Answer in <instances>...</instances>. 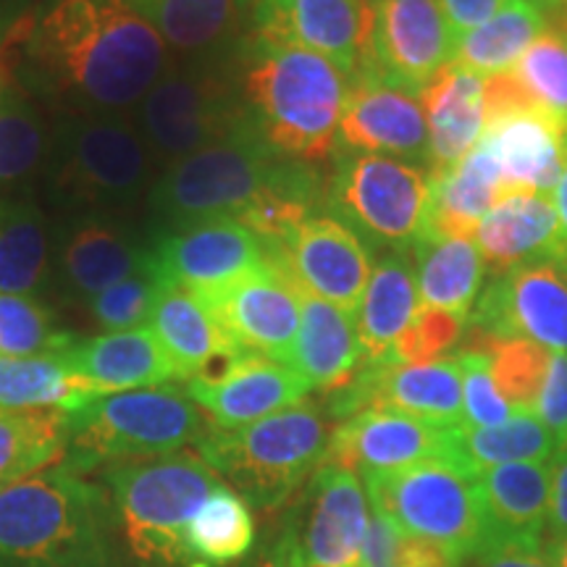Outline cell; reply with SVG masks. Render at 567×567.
Instances as JSON below:
<instances>
[{
  "label": "cell",
  "instance_id": "6da1fadb",
  "mask_svg": "<svg viewBox=\"0 0 567 567\" xmlns=\"http://www.w3.org/2000/svg\"><path fill=\"white\" fill-rule=\"evenodd\" d=\"M174 59L116 0H38L0 48L9 80L59 116L134 111Z\"/></svg>",
  "mask_w": 567,
  "mask_h": 567
},
{
  "label": "cell",
  "instance_id": "7a4b0ae2",
  "mask_svg": "<svg viewBox=\"0 0 567 567\" xmlns=\"http://www.w3.org/2000/svg\"><path fill=\"white\" fill-rule=\"evenodd\" d=\"M145 205L153 234L231 218L274 245L326 208V182L313 163L276 153L250 122L161 168Z\"/></svg>",
  "mask_w": 567,
  "mask_h": 567
},
{
  "label": "cell",
  "instance_id": "3957f363",
  "mask_svg": "<svg viewBox=\"0 0 567 567\" xmlns=\"http://www.w3.org/2000/svg\"><path fill=\"white\" fill-rule=\"evenodd\" d=\"M352 74L334 61L258 38L239 42V87L247 116L276 153L302 163L337 155Z\"/></svg>",
  "mask_w": 567,
  "mask_h": 567
},
{
  "label": "cell",
  "instance_id": "277c9868",
  "mask_svg": "<svg viewBox=\"0 0 567 567\" xmlns=\"http://www.w3.org/2000/svg\"><path fill=\"white\" fill-rule=\"evenodd\" d=\"M109 492L55 463L0 492V567H111Z\"/></svg>",
  "mask_w": 567,
  "mask_h": 567
},
{
  "label": "cell",
  "instance_id": "5b68a950",
  "mask_svg": "<svg viewBox=\"0 0 567 567\" xmlns=\"http://www.w3.org/2000/svg\"><path fill=\"white\" fill-rule=\"evenodd\" d=\"M158 166L124 113H61L40 168L45 200L63 216H132Z\"/></svg>",
  "mask_w": 567,
  "mask_h": 567
},
{
  "label": "cell",
  "instance_id": "8992f818",
  "mask_svg": "<svg viewBox=\"0 0 567 567\" xmlns=\"http://www.w3.org/2000/svg\"><path fill=\"white\" fill-rule=\"evenodd\" d=\"M331 431L323 405L302 400L243 429L208 425L195 452L245 502L274 509L323 465Z\"/></svg>",
  "mask_w": 567,
  "mask_h": 567
},
{
  "label": "cell",
  "instance_id": "52a82bcc",
  "mask_svg": "<svg viewBox=\"0 0 567 567\" xmlns=\"http://www.w3.org/2000/svg\"><path fill=\"white\" fill-rule=\"evenodd\" d=\"M103 481L113 528L142 565L195 567L184 530L213 488L224 484L197 452L111 465Z\"/></svg>",
  "mask_w": 567,
  "mask_h": 567
},
{
  "label": "cell",
  "instance_id": "ba28073f",
  "mask_svg": "<svg viewBox=\"0 0 567 567\" xmlns=\"http://www.w3.org/2000/svg\"><path fill=\"white\" fill-rule=\"evenodd\" d=\"M208 425L189 394L168 384L92 396L82 408L63 413L66 452L61 463L90 473L176 455L187 444H197Z\"/></svg>",
  "mask_w": 567,
  "mask_h": 567
},
{
  "label": "cell",
  "instance_id": "9c48e42d",
  "mask_svg": "<svg viewBox=\"0 0 567 567\" xmlns=\"http://www.w3.org/2000/svg\"><path fill=\"white\" fill-rule=\"evenodd\" d=\"M155 166L166 168L250 124L239 87V45L226 53L176 55L132 111Z\"/></svg>",
  "mask_w": 567,
  "mask_h": 567
},
{
  "label": "cell",
  "instance_id": "30bf717a",
  "mask_svg": "<svg viewBox=\"0 0 567 567\" xmlns=\"http://www.w3.org/2000/svg\"><path fill=\"white\" fill-rule=\"evenodd\" d=\"M373 513H381L405 536L429 538L467 559L488 536L478 473L450 463H425L360 476Z\"/></svg>",
  "mask_w": 567,
  "mask_h": 567
},
{
  "label": "cell",
  "instance_id": "8fae6325",
  "mask_svg": "<svg viewBox=\"0 0 567 567\" xmlns=\"http://www.w3.org/2000/svg\"><path fill=\"white\" fill-rule=\"evenodd\" d=\"M326 210L365 245L408 250L429 229V174L410 161L342 151L326 182Z\"/></svg>",
  "mask_w": 567,
  "mask_h": 567
},
{
  "label": "cell",
  "instance_id": "7c38bea8",
  "mask_svg": "<svg viewBox=\"0 0 567 567\" xmlns=\"http://www.w3.org/2000/svg\"><path fill=\"white\" fill-rule=\"evenodd\" d=\"M465 337L528 339L567 352V260H538L494 276L467 316Z\"/></svg>",
  "mask_w": 567,
  "mask_h": 567
},
{
  "label": "cell",
  "instance_id": "4fadbf2b",
  "mask_svg": "<svg viewBox=\"0 0 567 567\" xmlns=\"http://www.w3.org/2000/svg\"><path fill=\"white\" fill-rule=\"evenodd\" d=\"M371 502L358 473L323 463L308 488V513L276 547L279 567H363Z\"/></svg>",
  "mask_w": 567,
  "mask_h": 567
},
{
  "label": "cell",
  "instance_id": "5bb4252c",
  "mask_svg": "<svg viewBox=\"0 0 567 567\" xmlns=\"http://www.w3.org/2000/svg\"><path fill=\"white\" fill-rule=\"evenodd\" d=\"M153 266V231L130 216H63L53 231L51 274L63 295L90 302L113 284Z\"/></svg>",
  "mask_w": 567,
  "mask_h": 567
},
{
  "label": "cell",
  "instance_id": "9a60e30c",
  "mask_svg": "<svg viewBox=\"0 0 567 567\" xmlns=\"http://www.w3.org/2000/svg\"><path fill=\"white\" fill-rule=\"evenodd\" d=\"M274 264L302 292L354 316L373 260L363 239L329 210H316L271 245Z\"/></svg>",
  "mask_w": 567,
  "mask_h": 567
},
{
  "label": "cell",
  "instance_id": "2e32d148",
  "mask_svg": "<svg viewBox=\"0 0 567 567\" xmlns=\"http://www.w3.org/2000/svg\"><path fill=\"white\" fill-rule=\"evenodd\" d=\"M360 69L421 92L455 59L457 38L439 0H371Z\"/></svg>",
  "mask_w": 567,
  "mask_h": 567
},
{
  "label": "cell",
  "instance_id": "e0dca14e",
  "mask_svg": "<svg viewBox=\"0 0 567 567\" xmlns=\"http://www.w3.org/2000/svg\"><path fill=\"white\" fill-rule=\"evenodd\" d=\"M271 245L245 224L221 218L179 231L153 234V266L172 287L208 295L264 268Z\"/></svg>",
  "mask_w": 567,
  "mask_h": 567
},
{
  "label": "cell",
  "instance_id": "ac0fdd59",
  "mask_svg": "<svg viewBox=\"0 0 567 567\" xmlns=\"http://www.w3.org/2000/svg\"><path fill=\"white\" fill-rule=\"evenodd\" d=\"M200 297L243 352L289 365L300 331V289L274 258L258 271Z\"/></svg>",
  "mask_w": 567,
  "mask_h": 567
},
{
  "label": "cell",
  "instance_id": "d6986e66",
  "mask_svg": "<svg viewBox=\"0 0 567 567\" xmlns=\"http://www.w3.org/2000/svg\"><path fill=\"white\" fill-rule=\"evenodd\" d=\"M368 21V0H264L250 11L252 38L318 53L352 76L363 61Z\"/></svg>",
  "mask_w": 567,
  "mask_h": 567
},
{
  "label": "cell",
  "instance_id": "ffe728a7",
  "mask_svg": "<svg viewBox=\"0 0 567 567\" xmlns=\"http://www.w3.org/2000/svg\"><path fill=\"white\" fill-rule=\"evenodd\" d=\"M213 429H243L300 405L313 392L300 373L279 360L245 352L216 371L184 384Z\"/></svg>",
  "mask_w": 567,
  "mask_h": 567
},
{
  "label": "cell",
  "instance_id": "44dd1931",
  "mask_svg": "<svg viewBox=\"0 0 567 567\" xmlns=\"http://www.w3.org/2000/svg\"><path fill=\"white\" fill-rule=\"evenodd\" d=\"M342 151L408 158L429 166V122L417 92L358 69L339 122Z\"/></svg>",
  "mask_w": 567,
  "mask_h": 567
},
{
  "label": "cell",
  "instance_id": "7402d4cb",
  "mask_svg": "<svg viewBox=\"0 0 567 567\" xmlns=\"http://www.w3.org/2000/svg\"><path fill=\"white\" fill-rule=\"evenodd\" d=\"M425 460L455 463L450 429L417 421L396 410L371 408L347 417L331 431L323 463L342 465L358 476H368V473L400 471Z\"/></svg>",
  "mask_w": 567,
  "mask_h": 567
},
{
  "label": "cell",
  "instance_id": "603a6c76",
  "mask_svg": "<svg viewBox=\"0 0 567 567\" xmlns=\"http://www.w3.org/2000/svg\"><path fill=\"white\" fill-rule=\"evenodd\" d=\"M499 168L505 193H555L565 166L567 130L534 109L507 111L486 124L478 142Z\"/></svg>",
  "mask_w": 567,
  "mask_h": 567
},
{
  "label": "cell",
  "instance_id": "cb8c5ba5",
  "mask_svg": "<svg viewBox=\"0 0 567 567\" xmlns=\"http://www.w3.org/2000/svg\"><path fill=\"white\" fill-rule=\"evenodd\" d=\"M473 239L494 276L538 260H567L559 213L549 195H505L488 210Z\"/></svg>",
  "mask_w": 567,
  "mask_h": 567
},
{
  "label": "cell",
  "instance_id": "d4e9b609",
  "mask_svg": "<svg viewBox=\"0 0 567 567\" xmlns=\"http://www.w3.org/2000/svg\"><path fill=\"white\" fill-rule=\"evenodd\" d=\"M147 329L172 360L176 381L184 384L245 354L200 295L172 284H163Z\"/></svg>",
  "mask_w": 567,
  "mask_h": 567
},
{
  "label": "cell",
  "instance_id": "484cf974",
  "mask_svg": "<svg viewBox=\"0 0 567 567\" xmlns=\"http://www.w3.org/2000/svg\"><path fill=\"white\" fill-rule=\"evenodd\" d=\"M63 354L97 396L166 386L176 381L172 360L147 326L84 339L76 337Z\"/></svg>",
  "mask_w": 567,
  "mask_h": 567
},
{
  "label": "cell",
  "instance_id": "4316f807",
  "mask_svg": "<svg viewBox=\"0 0 567 567\" xmlns=\"http://www.w3.org/2000/svg\"><path fill=\"white\" fill-rule=\"evenodd\" d=\"M417 95L429 122V172L452 168L484 137L486 80L446 63Z\"/></svg>",
  "mask_w": 567,
  "mask_h": 567
},
{
  "label": "cell",
  "instance_id": "83f0119b",
  "mask_svg": "<svg viewBox=\"0 0 567 567\" xmlns=\"http://www.w3.org/2000/svg\"><path fill=\"white\" fill-rule=\"evenodd\" d=\"M363 365L354 316L300 289V331L289 368L316 392H334Z\"/></svg>",
  "mask_w": 567,
  "mask_h": 567
},
{
  "label": "cell",
  "instance_id": "f1b7e54d",
  "mask_svg": "<svg viewBox=\"0 0 567 567\" xmlns=\"http://www.w3.org/2000/svg\"><path fill=\"white\" fill-rule=\"evenodd\" d=\"M478 484L488 520L486 542H542L549 513V460L486 467L478 473Z\"/></svg>",
  "mask_w": 567,
  "mask_h": 567
},
{
  "label": "cell",
  "instance_id": "f546056e",
  "mask_svg": "<svg viewBox=\"0 0 567 567\" xmlns=\"http://www.w3.org/2000/svg\"><path fill=\"white\" fill-rule=\"evenodd\" d=\"M161 34L179 59L237 48L245 13L237 0H116Z\"/></svg>",
  "mask_w": 567,
  "mask_h": 567
},
{
  "label": "cell",
  "instance_id": "4dcf8cb0",
  "mask_svg": "<svg viewBox=\"0 0 567 567\" xmlns=\"http://www.w3.org/2000/svg\"><path fill=\"white\" fill-rule=\"evenodd\" d=\"M431 210L425 234L473 239L488 210L505 197L499 168L484 147L476 145L463 161L442 172H429Z\"/></svg>",
  "mask_w": 567,
  "mask_h": 567
},
{
  "label": "cell",
  "instance_id": "1f68e13d",
  "mask_svg": "<svg viewBox=\"0 0 567 567\" xmlns=\"http://www.w3.org/2000/svg\"><path fill=\"white\" fill-rule=\"evenodd\" d=\"M417 284L408 250H384L368 276L363 300L354 310L363 360H392V350L415 316Z\"/></svg>",
  "mask_w": 567,
  "mask_h": 567
},
{
  "label": "cell",
  "instance_id": "d6a6232c",
  "mask_svg": "<svg viewBox=\"0 0 567 567\" xmlns=\"http://www.w3.org/2000/svg\"><path fill=\"white\" fill-rule=\"evenodd\" d=\"M408 255L413 264L421 305L446 310L467 321L484 289L486 274V264L476 243L423 234L408 247Z\"/></svg>",
  "mask_w": 567,
  "mask_h": 567
},
{
  "label": "cell",
  "instance_id": "836d02e7",
  "mask_svg": "<svg viewBox=\"0 0 567 567\" xmlns=\"http://www.w3.org/2000/svg\"><path fill=\"white\" fill-rule=\"evenodd\" d=\"M53 231L27 189L0 193V292L34 295L51 279Z\"/></svg>",
  "mask_w": 567,
  "mask_h": 567
},
{
  "label": "cell",
  "instance_id": "e575fe53",
  "mask_svg": "<svg viewBox=\"0 0 567 567\" xmlns=\"http://www.w3.org/2000/svg\"><path fill=\"white\" fill-rule=\"evenodd\" d=\"M92 396L97 394L63 352L0 358V408L71 413Z\"/></svg>",
  "mask_w": 567,
  "mask_h": 567
},
{
  "label": "cell",
  "instance_id": "d590c367",
  "mask_svg": "<svg viewBox=\"0 0 567 567\" xmlns=\"http://www.w3.org/2000/svg\"><path fill=\"white\" fill-rule=\"evenodd\" d=\"M547 27L549 19L534 6L523 0H507L492 19L457 40L452 63L481 80H492L513 69Z\"/></svg>",
  "mask_w": 567,
  "mask_h": 567
},
{
  "label": "cell",
  "instance_id": "8d00e7d4",
  "mask_svg": "<svg viewBox=\"0 0 567 567\" xmlns=\"http://www.w3.org/2000/svg\"><path fill=\"white\" fill-rule=\"evenodd\" d=\"M450 439L455 463L473 473L505 463L551 460L559 446L557 436L538 421L536 413H515L509 421L488 429L460 423L450 429Z\"/></svg>",
  "mask_w": 567,
  "mask_h": 567
},
{
  "label": "cell",
  "instance_id": "74e56055",
  "mask_svg": "<svg viewBox=\"0 0 567 567\" xmlns=\"http://www.w3.org/2000/svg\"><path fill=\"white\" fill-rule=\"evenodd\" d=\"M66 452V429L59 410L0 408V492L34 476Z\"/></svg>",
  "mask_w": 567,
  "mask_h": 567
},
{
  "label": "cell",
  "instance_id": "f35d334b",
  "mask_svg": "<svg viewBox=\"0 0 567 567\" xmlns=\"http://www.w3.org/2000/svg\"><path fill=\"white\" fill-rule=\"evenodd\" d=\"M255 542V523L247 502L234 488L218 484L184 530L195 567H221L245 557Z\"/></svg>",
  "mask_w": 567,
  "mask_h": 567
},
{
  "label": "cell",
  "instance_id": "ab89813d",
  "mask_svg": "<svg viewBox=\"0 0 567 567\" xmlns=\"http://www.w3.org/2000/svg\"><path fill=\"white\" fill-rule=\"evenodd\" d=\"M51 126L38 103L11 80L0 84V193L24 189L40 174Z\"/></svg>",
  "mask_w": 567,
  "mask_h": 567
},
{
  "label": "cell",
  "instance_id": "60d3db41",
  "mask_svg": "<svg viewBox=\"0 0 567 567\" xmlns=\"http://www.w3.org/2000/svg\"><path fill=\"white\" fill-rule=\"evenodd\" d=\"M509 76L530 109L547 113L567 130V32L559 21L549 19L547 30L509 69Z\"/></svg>",
  "mask_w": 567,
  "mask_h": 567
},
{
  "label": "cell",
  "instance_id": "b9f144b4",
  "mask_svg": "<svg viewBox=\"0 0 567 567\" xmlns=\"http://www.w3.org/2000/svg\"><path fill=\"white\" fill-rule=\"evenodd\" d=\"M460 350L488 354L496 392L515 413H534L547 375L551 352L528 339H481L463 337Z\"/></svg>",
  "mask_w": 567,
  "mask_h": 567
},
{
  "label": "cell",
  "instance_id": "7bdbcfd3",
  "mask_svg": "<svg viewBox=\"0 0 567 567\" xmlns=\"http://www.w3.org/2000/svg\"><path fill=\"white\" fill-rule=\"evenodd\" d=\"M74 339L61 329L53 310L34 295L0 292V358L63 352Z\"/></svg>",
  "mask_w": 567,
  "mask_h": 567
},
{
  "label": "cell",
  "instance_id": "ee69618b",
  "mask_svg": "<svg viewBox=\"0 0 567 567\" xmlns=\"http://www.w3.org/2000/svg\"><path fill=\"white\" fill-rule=\"evenodd\" d=\"M163 281L155 266H147L145 271L130 276V279L113 284L105 292L95 295L87 302V310L92 321L109 331H130L142 329L151 323V316L155 310V302L163 292Z\"/></svg>",
  "mask_w": 567,
  "mask_h": 567
},
{
  "label": "cell",
  "instance_id": "f6af8a7d",
  "mask_svg": "<svg viewBox=\"0 0 567 567\" xmlns=\"http://www.w3.org/2000/svg\"><path fill=\"white\" fill-rule=\"evenodd\" d=\"M465 318L446 310L417 305L415 316L410 318L408 329L402 331L392 350V363L423 365L436 363L450 350H460L465 337Z\"/></svg>",
  "mask_w": 567,
  "mask_h": 567
},
{
  "label": "cell",
  "instance_id": "bcb514c9",
  "mask_svg": "<svg viewBox=\"0 0 567 567\" xmlns=\"http://www.w3.org/2000/svg\"><path fill=\"white\" fill-rule=\"evenodd\" d=\"M460 373H463V423L488 429L515 415V410L502 400L492 379L488 354L478 350H457Z\"/></svg>",
  "mask_w": 567,
  "mask_h": 567
},
{
  "label": "cell",
  "instance_id": "7dc6e473",
  "mask_svg": "<svg viewBox=\"0 0 567 567\" xmlns=\"http://www.w3.org/2000/svg\"><path fill=\"white\" fill-rule=\"evenodd\" d=\"M534 413L563 444L567 434V352H551Z\"/></svg>",
  "mask_w": 567,
  "mask_h": 567
},
{
  "label": "cell",
  "instance_id": "c3c4849f",
  "mask_svg": "<svg viewBox=\"0 0 567 567\" xmlns=\"http://www.w3.org/2000/svg\"><path fill=\"white\" fill-rule=\"evenodd\" d=\"M465 563L467 567H557L542 542H509V538L481 544Z\"/></svg>",
  "mask_w": 567,
  "mask_h": 567
},
{
  "label": "cell",
  "instance_id": "681fc988",
  "mask_svg": "<svg viewBox=\"0 0 567 567\" xmlns=\"http://www.w3.org/2000/svg\"><path fill=\"white\" fill-rule=\"evenodd\" d=\"M465 559L429 538L402 534L396 544L394 567H463Z\"/></svg>",
  "mask_w": 567,
  "mask_h": 567
},
{
  "label": "cell",
  "instance_id": "f907efd6",
  "mask_svg": "<svg viewBox=\"0 0 567 567\" xmlns=\"http://www.w3.org/2000/svg\"><path fill=\"white\" fill-rule=\"evenodd\" d=\"M551 465V488H549V513L547 528L549 542L567 538V446H557L549 460Z\"/></svg>",
  "mask_w": 567,
  "mask_h": 567
},
{
  "label": "cell",
  "instance_id": "816d5d0a",
  "mask_svg": "<svg viewBox=\"0 0 567 567\" xmlns=\"http://www.w3.org/2000/svg\"><path fill=\"white\" fill-rule=\"evenodd\" d=\"M402 534L389 517L371 509V526L365 534L363 547V565L365 567H394L396 544H400Z\"/></svg>",
  "mask_w": 567,
  "mask_h": 567
},
{
  "label": "cell",
  "instance_id": "f5cc1de1",
  "mask_svg": "<svg viewBox=\"0 0 567 567\" xmlns=\"http://www.w3.org/2000/svg\"><path fill=\"white\" fill-rule=\"evenodd\" d=\"M439 3H442L446 21H450L452 34L460 40L463 34L473 32L492 19L507 0H439Z\"/></svg>",
  "mask_w": 567,
  "mask_h": 567
},
{
  "label": "cell",
  "instance_id": "db71d44e",
  "mask_svg": "<svg viewBox=\"0 0 567 567\" xmlns=\"http://www.w3.org/2000/svg\"><path fill=\"white\" fill-rule=\"evenodd\" d=\"M38 0H0V48H3L6 38H9L13 27L30 13Z\"/></svg>",
  "mask_w": 567,
  "mask_h": 567
},
{
  "label": "cell",
  "instance_id": "11a10c76",
  "mask_svg": "<svg viewBox=\"0 0 567 567\" xmlns=\"http://www.w3.org/2000/svg\"><path fill=\"white\" fill-rule=\"evenodd\" d=\"M555 208L559 213V226H563V245H565V255H567V153H565V166L563 174H559V182L555 187Z\"/></svg>",
  "mask_w": 567,
  "mask_h": 567
},
{
  "label": "cell",
  "instance_id": "9f6ffc18",
  "mask_svg": "<svg viewBox=\"0 0 567 567\" xmlns=\"http://www.w3.org/2000/svg\"><path fill=\"white\" fill-rule=\"evenodd\" d=\"M523 3L534 6L536 11H542L547 19H557L563 13L567 0H523Z\"/></svg>",
  "mask_w": 567,
  "mask_h": 567
},
{
  "label": "cell",
  "instance_id": "6f0895ef",
  "mask_svg": "<svg viewBox=\"0 0 567 567\" xmlns=\"http://www.w3.org/2000/svg\"><path fill=\"white\" fill-rule=\"evenodd\" d=\"M549 555L555 559L557 567H567V538H559V542H549Z\"/></svg>",
  "mask_w": 567,
  "mask_h": 567
},
{
  "label": "cell",
  "instance_id": "680465c9",
  "mask_svg": "<svg viewBox=\"0 0 567 567\" xmlns=\"http://www.w3.org/2000/svg\"><path fill=\"white\" fill-rule=\"evenodd\" d=\"M258 3H264V0H237L239 11H243V13H250V11H252L255 6H258Z\"/></svg>",
  "mask_w": 567,
  "mask_h": 567
},
{
  "label": "cell",
  "instance_id": "91938a15",
  "mask_svg": "<svg viewBox=\"0 0 567 567\" xmlns=\"http://www.w3.org/2000/svg\"><path fill=\"white\" fill-rule=\"evenodd\" d=\"M555 21H559V24H563V27H565V32H567V3H565V9H563V13H559V17H557Z\"/></svg>",
  "mask_w": 567,
  "mask_h": 567
},
{
  "label": "cell",
  "instance_id": "94428289",
  "mask_svg": "<svg viewBox=\"0 0 567 567\" xmlns=\"http://www.w3.org/2000/svg\"><path fill=\"white\" fill-rule=\"evenodd\" d=\"M6 80H9V71H6V66H3V61H0V84H3Z\"/></svg>",
  "mask_w": 567,
  "mask_h": 567
},
{
  "label": "cell",
  "instance_id": "6125c7cd",
  "mask_svg": "<svg viewBox=\"0 0 567 567\" xmlns=\"http://www.w3.org/2000/svg\"><path fill=\"white\" fill-rule=\"evenodd\" d=\"M258 567H279V565H276V559H266V563H260Z\"/></svg>",
  "mask_w": 567,
  "mask_h": 567
},
{
  "label": "cell",
  "instance_id": "be15d7a7",
  "mask_svg": "<svg viewBox=\"0 0 567 567\" xmlns=\"http://www.w3.org/2000/svg\"><path fill=\"white\" fill-rule=\"evenodd\" d=\"M559 446H567V434H565V439H563V444H559Z\"/></svg>",
  "mask_w": 567,
  "mask_h": 567
},
{
  "label": "cell",
  "instance_id": "e7e4bbea",
  "mask_svg": "<svg viewBox=\"0 0 567 567\" xmlns=\"http://www.w3.org/2000/svg\"><path fill=\"white\" fill-rule=\"evenodd\" d=\"M368 3H371V0H368Z\"/></svg>",
  "mask_w": 567,
  "mask_h": 567
}]
</instances>
